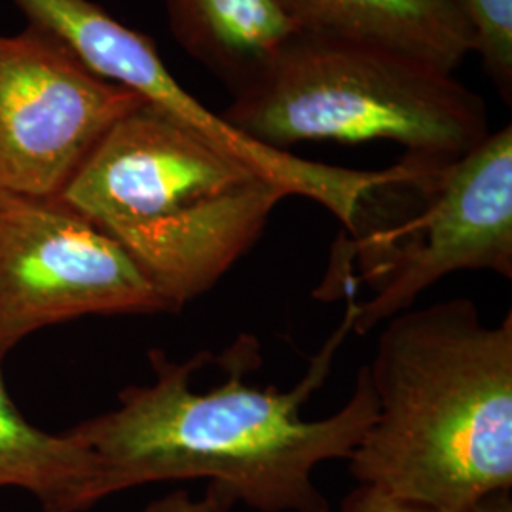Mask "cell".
Returning <instances> with one entry per match:
<instances>
[{
  "mask_svg": "<svg viewBox=\"0 0 512 512\" xmlns=\"http://www.w3.org/2000/svg\"><path fill=\"white\" fill-rule=\"evenodd\" d=\"M353 306L310 372L289 391L256 387L245 378L260 365V346L241 336L220 357L226 372L207 391L194 378L211 355L188 361L150 349L154 380L131 385L118 406L71 427L67 435L92 450L109 497L152 482L205 478V499L217 512L245 505L258 512H330L313 480L315 469L349 459L376 420V395L366 366L346 404L321 420H304L302 404L321 387L332 357L351 330Z\"/></svg>",
  "mask_w": 512,
  "mask_h": 512,
  "instance_id": "6da1fadb",
  "label": "cell"
},
{
  "mask_svg": "<svg viewBox=\"0 0 512 512\" xmlns=\"http://www.w3.org/2000/svg\"><path fill=\"white\" fill-rule=\"evenodd\" d=\"M412 175L406 162L359 171L293 152L239 154L143 103L110 128L59 198L137 262L173 313L255 247L285 198L323 205L353 236L368 200Z\"/></svg>",
  "mask_w": 512,
  "mask_h": 512,
  "instance_id": "7a4b0ae2",
  "label": "cell"
},
{
  "mask_svg": "<svg viewBox=\"0 0 512 512\" xmlns=\"http://www.w3.org/2000/svg\"><path fill=\"white\" fill-rule=\"evenodd\" d=\"M366 365L376 420L349 456L365 486L448 512L512 490V315L452 298L389 317Z\"/></svg>",
  "mask_w": 512,
  "mask_h": 512,
  "instance_id": "3957f363",
  "label": "cell"
},
{
  "mask_svg": "<svg viewBox=\"0 0 512 512\" xmlns=\"http://www.w3.org/2000/svg\"><path fill=\"white\" fill-rule=\"evenodd\" d=\"M264 147L393 141L404 160L452 164L488 135L480 95L412 55L294 33L220 114Z\"/></svg>",
  "mask_w": 512,
  "mask_h": 512,
  "instance_id": "277c9868",
  "label": "cell"
},
{
  "mask_svg": "<svg viewBox=\"0 0 512 512\" xmlns=\"http://www.w3.org/2000/svg\"><path fill=\"white\" fill-rule=\"evenodd\" d=\"M425 205L414 219L348 239L365 256L374 294L353 304L351 330L365 334L440 279L463 270L512 277V126L490 133L452 164L416 179Z\"/></svg>",
  "mask_w": 512,
  "mask_h": 512,
  "instance_id": "5b68a950",
  "label": "cell"
},
{
  "mask_svg": "<svg viewBox=\"0 0 512 512\" xmlns=\"http://www.w3.org/2000/svg\"><path fill=\"white\" fill-rule=\"evenodd\" d=\"M169 313L137 262L57 198L0 190V365L33 332L84 315Z\"/></svg>",
  "mask_w": 512,
  "mask_h": 512,
  "instance_id": "8992f818",
  "label": "cell"
},
{
  "mask_svg": "<svg viewBox=\"0 0 512 512\" xmlns=\"http://www.w3.org/2000/svg\"><path fill=\"white\" fill-rule=\"evenodd\" d=\"M143 103L44 29L0 35V190L61 196L110 128Z\"/></svg>",
  "mask_w": 512,
  "mask_h": 512,
  "instance_id": "52a82bcc",
  "label": "cell"
},
{
  "mask_svg": "<svg viewBox=\"0 0 512 512\" xmlns=\"http://www.w3.org/2000/svg\"><path fill=\"white\" fill-rule=\"evenodd\" d=\"M296 33L391 48L456 73L476 50L459 0H274Z\"/></svg>",
  "mask_w": 512,
  "mask_h": 512,
  "instance_id": "ba28073f",
  "label": "cell"
},
{
  "mask_svg": "<svg viewBox=\"0 0 512 512\" xmlns=\"http://www.w3.org/2000/svg\"><path fill=\"white\" fill-rule=\"evenodd\" d=\"M179 46L230 93L249 82L294 35L274 0H164Z\"/></svg>",
  "mask_w": 512,
  "mask_h": 512,
  "instance_id": "9c48e42d",
  "label": "cell"
},
{
  "mask_svg": "<svg viewBox=\"0 0 512 512\" xmlns=\"http://www.w3.org/2000/svg\"><path fill=\"white\" fill-rule=\"evenodd\" d=\"M6 488L33 495L44 512H84L105 499L92 450L25 420L0 365V490Z\"/></svg>",
  "mask_w": 512,
  "mask_h": 512,
  "instance_id": "30bf717a",
  "label": "cell"
},
{
  "mask_svg": "<svg viewBox=\"0 0 512 512\" xmlns=\"http://www.w3.org/2000/svg\"><path fill=\"white\" fill-rule=\"evenodd\" d=\"M473 25L476 54L503 101L512 97V0H459Z\"/></svg>",
  "mask_w": 512,
  "mask_h": 512,
  "instance_id": "8fae6325",
  "label": "cell"
},
{
  "mask_svg": "<svg viewBox=\"0 0 512 512\" xmlns=\"http://www.w3.org/2000/svg\"><path fill=\"white\" fill-rule=\"evenodd\" d=\"M340 512H448L414 503L408 499H401L397 495L387 494L378 488L359 484L355 490H351L344 501Z\"/></svg>",
  "mask_w": 512,
  "mask_h": 512,
  "instance_id": "7c38bea8",
  "label": "cell"
},
{
  "mask_svg": "<svg viewBox=\"0 0 512 512\" xmlns=\"http://www.w3.org/2000/svg\"><path fill=\"white\" fill-rule=\"evenodd\" d=\"M141 512H217L205 497H194L186 490H175L150 501Z\"/></svg>",
  "mask_w": 512,
  "mask_h": 512,
  "instance_id": "4fadbf2b",
  "label": "cell"
},
{
  "mask_svg": "<svg viewBox=\"0 0 512 512\" xmlns=\"http://www.w3.org/2000/svg\"><path fill=\"white\" fill-rule=\"evenodd\" d=\"M469 512H512V490H501L484 497Z\"/></svg>",
  "mask_w": 512,
  "mask_h": 512,
  "instance_id": "5bb4252c",
  "label": "cell"
}]
</instances>
